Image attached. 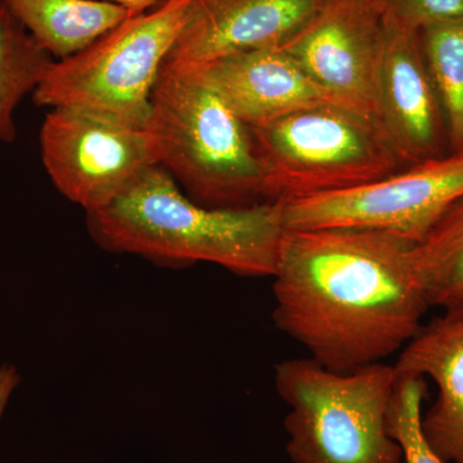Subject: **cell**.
Returning <instances> with one entry per match:
<instances>
[{
	"label": "cell",
	"instance_id": "cell-1",
	"mask_svg": "<svg viewBox=\"0 0 463 463\" xmlns=\"http://www.w3.org/2000/svg\"><path fill=\"white\" fill-rule=\"evenodd\" d=\"M414 246L359 228L286 230L272 277L274 326L336 373L385 361L431 307Z\"/></svg>",
	"mask_w": 463,
	"mask_h": 463
},
{
	"label": "cell",
	"instance_id": "cell-2",
	"mask_svg": "<svg viewBox=\"0 0 463 463\" xmlns=\"http://www.w3.org/2000/svg\"><path fill=\"white\" fill-rule=\"evenodd\" d=\"M283 203L207 207L183 194L161 165L139 174L108 205L87 213L103 249L138 255L169 268L216 264L241 277L276 273L285 234Z\"/></svg>",
	"mask_w": 463,
	"mask_h": 463
},
{
	"label": "cell",
	"instance_id": "cell-3",
	"mask_svg": "<svg viewBox=\"0 0 463 463\" xmlns=\"http://www.w3.org/2000/svg\"><path fill=\"white\" fill-rule=\"evenodd\" d=\"M147 128L158 165L200 205L233 209L268 203L250 127L188 72L164 63Z\"/></svg>",
	"mask_w": 463,
	"mask_h": 463
},
{
	"label": "cell",
	"instance_id": "cell-4",
	"mask_svg": "<svg viewBox=\"0 0 463 463\" xmlns=\"http://www.w3.org/2000/svg\"><path fill=\"white\" fill-rule=\"evenodd\" d=\"M394 364L336 373L310 358L274 367L277 394L288 405L283 420L291 463H404L389 435Z\"/></svg>",
	"mask_w": 463,
	"mask_h": 463
},
{
	"label": "cell",
	"instance_id": "cell-5",
	"mask_svg": "<svg viewBox=\"0 0 463 463\" xmlns=\"http://www.w3.org/2000/svg\"><path fill=\"white\" fill-rule=\"evenodd\" d=\"M250 130L273 203L361 187L405 169L376 116L340 103Z\"/></svg>",
	"mask_w": 463,
	"mask_h": 463
},
{
	"label": "cell",
	"instance_id": "cell-6",
	"mask_svg": "<svg viewBox=\"0 0 463 463\" xmlns=\"http://www.w3.org/2000/svg\"><path fill=\"white\" fill-rule=\"evenodd\" d=\"M192 0L130 16L74 56L54 60L33 93L39 108H76L147 127L151 97Z\"/></svg>",
	"mask_w": 463,
	"mask_h": 463
},
{
	"label": "cell",
	"instance_id": "cell-7",
	"mask_svg": "<svg viewBox=\"0 0 463 463\" xmlns=\"http://www.w3.org/2000/svg\"><path fill=\"white\" fill-rule=\"evenodd\" d=\"M463 197V155L405 167L350 190L283 203L286 230L359 228L421 242Z\"/></svg>",
	"mask_w": 463,
	"mask_h": 463
},
{
	"label": "cell",
	"instance_id": "cell-8",
	"mask_svg": "<svg viewBox=\"0 0 463 463\" xmlns=\"http://www.w3.org/2000/svg\"><path fill=\"white\" fill-rule=\"evenodd\" d=\"M39 142L54 187L87 213L108 205L139 174L158 165L156 143L147 127L84 109H51Z\"/></svg>",
	"mask_w": 463,
	"mask_h": 463
},
{
	"label": "cell",
	"instance_id": "cell-9",
	"mask_svg": "<svg viewBox=\"0 0 463 463\" xmlns=\"http://www.w3.org/2000/svg\"><path fill=\"white\" fill-rule=\"evenodd\" d=\"M281 47L341 105L376 116L386 20L374 0H322Z\"/></svg>",
	"mask_w": 463,
	"mask_h": 463
},
{
	"label": "cell",
	"instance_id": "cell-10",
	"mask_svg": "<svg viewBox=\"0 0 463 463\" xmlns=\"http://www.w3.org/2000/svg\"><path fill=\"white\" fill-rule=\"evenodd\" d=\"M386 20L376 118L404 167L446 157V116L423 58L419 30Z\"/></svg>",
	"mask_w": 463,
	"mask_h": 463
},
{
	"label": "cell",
	"instance_id": "cell-11",
	"mask_svg": "<svg viewBox=\"0 0 463 463\" xmlns=\"http://www.w3.org/2000/svg\"><path fill=\"white\" fill-rule=\"evenodd\" d=\"M172 67L205 85L248 127L315 106L339 103L282 47L258 48L200 65Z\"/></svg>",
	"mask_w": 463,
	"mask_h": 463
},
{
	"label": "cell",
	"instance_id": "cell-12",
	"mask_svg": "<svg viewBox=\"0 0 463 463\" xmlns=\"http://www.w3.org/2000/svg\"><path fill=\"white\" fill-rule=\"evenodd\" d=\"M322 0H192L165 63L184 67L281 47L315 14Z\"/></svg>",
	"mask_w": 463,
	"mask_h": 463
},
{
	"label": "cell",
	"instance_id": "cell-13",
	"mask_svg": "<svg viewBox=\"0 0 463 463\" xmlns=\"http://www.w3.org/2000/svg\"><path fill=\"white\" fill-rule=\"evenodd\" d=\"M394 368L437 385L434 403L422 413L423 435L444 461L463 463V318L441 315L423 323Z\"/></svg>",
	"mask_w": 463,
	"mask_h": 463
},
{
	"label": "cell",
	"instance_id": "cell-14",
	"mask_svg": "<svg viewBox=\"0 0 463 463\" xmlns=\"http://www.w3.org/2000/svg\"><path fill=\"white\" fill-rule=\"evenodd\" d=\"M3 2L54 60L74 56L132 16L127 9L100 0Z\"/></svg>",
	"mask_w": 463,
	"mask_h": 463
},
{
	"label": "cell",
	"instance_id": "cell-15",
	"mask_svg": "<svg viewBox=\"0 0 463 463\" xmlns=\"http://www.w3.org/2000/svg\"><path fill=\"white\" fill-rule=\"evenodd\" d=\"M413 255L430 307L463 318V197L414 246Z\"/></svg>",
	"mask_w": 463,
	"mask_h": 463
},
{
	"label": "cell",
	"instance_id": "cell-16",
	"mask_svg": "<svg viewBox=\"0 0 463 463\" xmlns=\"http://www.w3.org/2000/svg\"><path fill=\"white\" fill-rule=\"evenodd\" d=\"M53 62L54 58L0 0V142L16 139L14 112L41 84Z\"/></svg>",
	"mask_w": 463,
	"mask_h": 463
},
{
	"label": "cell",
	"instance_id": "cell-17",
	"mask_svg": "<svg viewBox=\"0 0 463 463\" xmlns=\"http://www.w3.org/2000/svg\"><path fill=\"white\" fill-rule=\"evenodd\" d=\"M419 38L446 116L449 152L463 155V20L423 27Z\"/></svg>",
	"mask_w": 463,
	"mask_h": 463
},
{
	"label": "cell",
	"instance_id": "cell-18",
	"mask_svg": "<svg viewBox=\"0 0 463 463\" xmlns=\"http://www.w3.org/2000/svg\"><path fill=\"white\" fill-rule=\"evenodd\" d=\"M426 397L425 377L397 373L386 425L390 437L402 448L404 463H447L435 453L422 432V403Z\"/></svg>",
	"mask_w": 463,
	"mask_h": 463
},
{
	"label": "cell",
	"instance_id": "cell-19",
	"mask_svg": "<svg viewBox=\"0 0 463 463\" xmlns=\"http://www.w3.org/2000/svg\"><path fill=\"white\" fill-rule=\"evenodd\" d=\"M374 3L385 18L414 30L463 20V0H374Z\"/></svg>",
	"mask_w": 463,
	"mask_h": 463
},
{
	"label": "cell",
	"instance_id": "cell-20",
	"mask_svg": "<svg viewBox=\"0 0 463 463\" xmlns=\"http://www.w3.org/2000/svg\"><path fill=\"white\" fill-rule=\"evenodd\" d=\"M20 383V374L16 367L11 364L0 365V417L5 413L9 399Z\"/></svg>",
	"mask_w": 463,
	"mask_h": 463
},
{
	"label": "cell",
	"instance_id": "cell-21",
	"mask_svg": "<svg viewBox=\"0 0 463 463\" xmlns=\"http://www.w3.org/2000/svg\"><path fill=\"white\" fill-rule=\"evenodd\" d=\"M100 2L112 3V5L127 9L132 16H137V14H142L158 7L166 0H100Z\"/></svg>",
	"mask_w": 463,
	"mask_h": 463
}]
</instances>
